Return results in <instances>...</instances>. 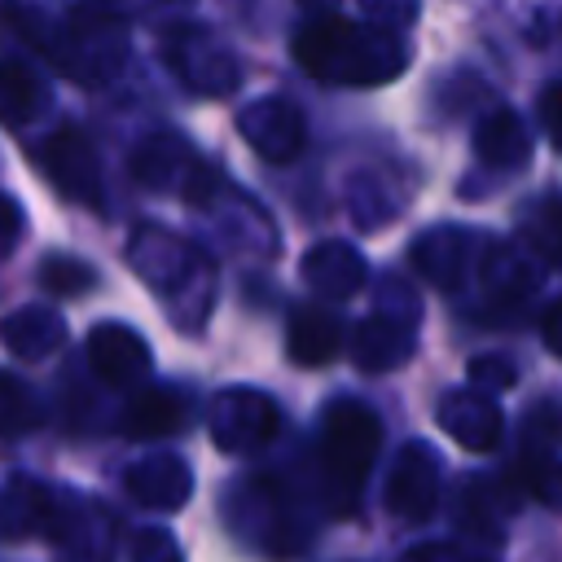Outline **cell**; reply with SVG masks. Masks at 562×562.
Listing matches in <instances>:
<instances>
[{
	"label": "cell",
	"instance_id": "1",
	"mask_svg": "<svg viewBox=\"0 0 562 562\" xmlns=\"http://www.w3.org/2000/svg\"><path fill=\"white\" fill-rule=\"evenodd\" d=\"M294 57L307 75L329 79V83H386L404 66V48L391 44L386 35H373L356 22L342 18H321L307 22L294 35Z\"/></svg>",
	"mask_w": 562,
	"mask_h": 562
},
{
	"label": "cell",
	"instance_id": "2",
	"mask_svg": "<svg viewBox=\"0 0 562 562\" xmlns=\"http://www.w3.org/2000/svg\"><path fill=\"white\" fill-rule=\"evenodd\" d=\"M382 448V426L373 417V408H364L360 400H338L325 408L321 422V461L329 474V487L338 496V505H356L373 461Z\"/></svg>",
	"mask_w": 562,
	"mask_h": 562
},
{
	"label": "cell",
	"instance_id": "3",
	"mask_svg": "<svg viewBox=\"0 0 562 562\" xmlns=\"http://www.w3.org/2000/svg\"><path fill=\"white\" fill-rule=\"evenodd\" d=\"M435 505H439V457L422 443H404L386 479V509L404 522H422L435 514Z\"/></svg>",
	"mask_w": 562,
	"mask_h": 562
},
{
	"label": "cell",
	"instance_id": "4",
	"mask_svg": "<svg viewBox=\"0 0 562 562\" xmlns=\"http://www.w3.org/2000/svg\"><path fill=\"white\" fill-rule=\"evenodd\" d=\"M285 342H290V360H294V364L316 369V364H329V360L338 356L342 329H338V321H334L325 307H294Z\"/></svg>",
	"mask_w": 562,
	"mask_h": 562
},
{
	"label": "cell",
	"instance_id": "5",
	"mask_svg": "<svg viewBox=\"0 0 562 562\" xmlns=\"http://www.w3.org/2000/svg\"><path fill=\"white\" fill-rule=\"evenodd\" d=\"M48 171H53V180L61 184V193L97 202V162H92L88 140H83L75 127H66V132L48 145Z\"/></svg>",
	"mask_w": 562,
	"mask_h": 562
},
{
	"label": "cell",
	"instance_id": "6",
	"mask_svg": "<svg viewBox=\"0 0 562 562\" xmlns=\"http://www.w3.org/2000/svg\"><path fill=\"white\" fill-rule=\"evenodd\" d=\"M439 426L448 435H457L465 448H479V452L501 439V413H496V404H487L479 395H452V400H443Z\"/></svg>",
	"mask_w": 562,
	"mask_h": 562
},
{
	"label": "cell",
	"instance_id": "7",
	"mask_svg": "<svg viewBox=\"0 0 562 562\" xmlns=\"http://www.w3.org/2000/svg\"><path fill=\"white\" fill-rule=\"evenodd\" d=\"M88 347H92V364H97L101 378H110V382H127V378L145 373V364H149L145 342H140L132 329H119V325H101Z\"/></svg>",
	"mask_w": 562,
	"mask_h": 562
},
{
	"label": "cell",
	"instance_id": "8",
	"mask_svg": "<svg viewBox=\"0 0 562 562\" xmlns=\"http://www.w3.org/2000/svg\"><path fill=\"white\" fill-rule=\"evenodd\" d=\"M184 422V404L171 395V391H145L127 417H123V430L127 435H167Z\"/></svg>",
	"mask_w": 562,
	"mask_h": 562
},
{
	"label": "cell",
	"instance_id": "9",
	"mask_svg": "<svg viewBox=\"0 0 562 562\" xmlns=\"http://www.w3.org/2000/svg\"><path fill=\"white\" fill-rule=\"evenodd\" d=\"M479 154L492 158V162H522L527 145H522V132L514 123V114H492L483 127H479Z\"/></svg>",
	"mask_w": 562,
	"mask_h": 562
},
{
	"label": "cell",
	"instance_id": "10",
	"mask_svg": "<svg viewBox=\"0 0 562 562\" xmlns=\"http://www.w3.org/2000/svg\"><path fill=\"white\" fill-rule=\"evenodd\" d=\"M35 79L22 70V66H13V61H0V119L4 123H22V119H31V110H35Z\"/></svg>",
	"mask_w": 562,
	"mask_h": 562
},
{
	"label": "cell",
	"instance_id": "11",
	"mask_svg": "<svg viewBox=\"0 0 562 562\" xmlns=\"http://www.w3.org/2000/svg\"><path fill=\"white\" fill-rule=\"evenodd\" d=\"M44 285L57 290V294H79V290L92 285V268L70 263V259H48L44 263Z\"/></svg>",
	"mask_w": 562,
	"mask_h": 562
},
{
	"label": "cell",
	"instance_id": "12",
	"mask_svg": "<svg viewBox=\"0 0 562 562\" xmlns=\"http://www.w3.org/2000/svg\"><path fill=\"white\" fill-rule=\"evenodd\" d=\"M540 119H544L549 136L558 140V149H562V83L544 88V97H540Z\"/></svg>",
	"mask_w": 562,
	"mask_h": 562
},
{
	"label": "cell",
	"instance_id": "13",
	"mask_svg": "<svg viewBox=\"0 0 562 562\" xmlns=\"http://www.w3.org/2000/svg\"><path fill=\"white\" fill-rule=\"evenodd\" d=\"M404 562H479V558H470V553H461L452 544H426V549H413Z\"/></svg>",
	"mask_w": 562,
	"mask_h": 562
},
{
	"label": "cell",
	"instance_id": "14",
	"mask_svg": "<svg viewBox=\"0 0 562 562\" xmlns=\"http://www.w3.org/2000/svg\"><path fill=\"white\" fill-rule=\"evenodd\" d=\"M544 342H549V351L553 356H562V303H553L549 312H544Z\"/></svg>",
	"mask_w": 562,
	"mask_h": 562
},
{
	"label": "cell",
	"instance_id": "15",
	"mask_svg": "<svg viewBox=\"0 0 562 562\" xmlns=\"http://www.w3.org/2000/svg\"><path fill=\"white\" fill-rule=\"evenodd\" d=\"M553 228H558L553 233V259L562 263V206H553Z\"/></svg>",
	"mask_w": 562,
	"mask_h": 562
}]
</instances>
